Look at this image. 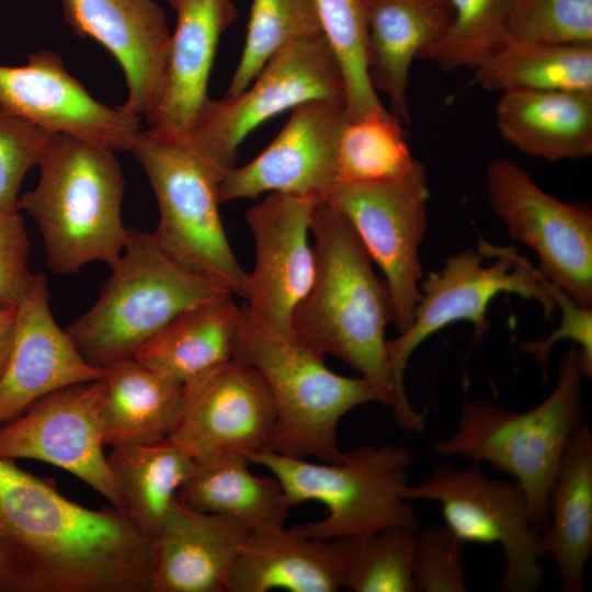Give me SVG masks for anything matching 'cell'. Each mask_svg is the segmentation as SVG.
Segmentation results:
<instances>
[{
	"label": "cell",
	"instance_id": "obj_1",
	"mask_svg": "<svg viewBox=\"0 0 592 592\" xmlns=\"http://www.w3.org/2000/svg\"><path fill=\"white\" fill-rule=\"evenodd\" d=\"M153 538L0 457V592H150Z\"/></svg>",
	"mask_w": 592,
	"mask_h": 592
},
{
	"label": "cell",
	"instance_id": "obj_2",
	"mask_svg": "<svg viewBox=\"0 0 592 592\" xmlns=\"http://www.w3.org/2000/svg\"><path fill=\"white\" fill-rule=\"evenodd\" d=\"M310 234L316 259L315 276L295 309L292 332L322 355H333L377 390L403 430L421 433L424 414L409 401L387 354L386 327L392 322L388 287L344 214L332 203H316Z\"/></svg>",
	"mask_w": 592,
	"mask_h": 592
},
{
	"label": "cell",
	"instance_id": "obj_3",
	"mask_svg": "<svg viewBox=\"0 0 592 592\" xmlns=\"http://www.w3.org/2000/svg\"><path fill=\"white\" fill-rule=\"evenodd\" d=\"M115 152L53 134L37 166V184L19 196L16 208L36 223L53 272L71 274L95 261L112 266L119 258L128 228L121 215L125 181Z\"/></svg>",
	"mask_w": 592,
	"mask_h": 592
},
{
	"label": "cell",
	"instance_id": "obj_4",
	"mask_svg": "<svg viewBox=\"0 0 592 592\" xmlns=\"http://www.w3.org/2000/svg\"><path fill=\"white\" fill-rule=\"evenodd\" d=\"M232 360L257 369L276 408L269 451L291 457L341 460L338 425L350 410L379 402L375 387L364 377L331 371L318 353L292 331L275 329L240 306Z\"/></svg>",
	"mask_w": 592,
	"mask_h": 592
},
{
	"label": "cell",
	"instance_id": "obj_5",
	"mask_svg": "<svg viewBox=\"0 0 592 592\" xmlns=\"http://www.w3.org/2000/svg\"><path fill=\"white\" fill-rule=\"evenodd\" d=\"M582 356L570 342L559 361L550 394L525 411L505 409L490 400L465 403L456 430L434 445L444 457L488 464L523 488L537 530L547 524V498L563 451L583 423Z\"/></svg>",
	"mask_w": 592,
	"mask_h": 592
},
{
	"label": "cell",
	"instance_id": "obj_6",
	"mask_svg": "<svg viewBox=\"0 0 592 592\" xmlns=\"http://www.w3.org/2000/svg\"><path fill=\"white\" fill-rule=\"evenodd\" d=\"M111 267L98 300L66 329L82 356L99 367L133 358L181 312L228 293L172 261L152 234L134 228Z\"/></svg>",
	"mask_w": 592,
	"mask_h": 592
},
{
	"label": "cell",
	"instance_id": "obj_7",
	"mask_svg": "<svg viewBox=\"0 0 592 592\" xmlns=\"http://www.w3.org/2000/svg\"><path fill=\"white\" fill-rule=\"evenodd\" d=\"M249 460L278 480L293 506L307 501L326 506V517L294 526L305 536L331 540L395 525L420 527L413 508L401 496L413 462L405 446L364 445L343 453L335 463H311L269 449Z\"/></svg>",
	"mask_w": 592,
	"mask_h": 592
},
{
	"label": "cell",
	"instance_id": "obj_8",
	"mask_svg": "<svg viewBox=\"0 0 592 592\" xmlns=\"http://www.w3.org/2000/svg\"><path fill=\"white\" fill-rule=\"evenodd\" d=\"M129 151L145 170L156 195L159 220L152 236L160 249L193 275L239 297L244 272L227 239L218 187L223 171L187 139L139 130Z\"/></svg>",
	"mask_w": 592,
	"mask_h": 592
},
{
	"label": "cell",
	"instance_id": "obj_9",
	"mask_svg": "<svg viewBox=\"0 0 592 592\" xmlns=\"http://www.w3.org/2000/svg\"><path fill=\"white\" fill-rule=\"evenodd\" d=\"M401 496L440 503L444 523L464 543L499 545L505 569L498 591L535 592L542 587V532L516 480L491 478L475 462L462 469L440 463L424 480L408 483Z\"/></svg>",
	"mask_w": 592,
	"mask_h": 592
},
{
	"label": "cell",
	"instance_id": "obj_10",
	"mask_svg": "<svg viewBox=\"0 0 592 592\" xmlns=\"http://www.w3.org/2000/svg\"><path fill=\"white\" fill-rule=\"evenodd\" d=\"M420 292L410 327L386 344L390 367L400 383L410 355L443 328L469 322L475 340L480 341L490 327L487 308L500 294L535 300L546 318L557 310L554 288L535 266L513 247L486 241H480L478 250L466 249L447 258L441 270L422 277Z\"/></svg>",
	"mask_w": 592,
	"mask_h": 592
},
{
	"label": "cell",
	"instance_id": "obj_11",
	"mask_svg": "<svg viewBox=\"0 0 592 592\" xmlns=\"http://www.w3.org/2000/svg\"><path fill=\"white\" fill-rule=\"evenodd\" d=\"M319 99L345 101L340 67L323 35L299 39L278 50L239 94L208 98L187 140L226 172L235 167L240 144L259 125Z\"/></svg>",
	"mask_w": 592,
	"mask_h": 592
},
{
	"label": "cell",
	"instance_id": "obj_12",
	"mask_svg": "<svg viewBox=\"0 0 592 592\" xmlns=\"http://www.w3.org/2000/svg\"><path fill=\"white\" fill-rule=\"evenodd\" d=\"M490 208L509 237L533 249L539 274L577 304L592 307V209L540 189L516 162L498 157L486 171Z\"/></svg>",
	"mask_w": 592,
	"mask_h": 592
},
{
	"label": "cell",
	"instance_id": "obj_13",
	"mask_svg": "<svg viewBox=\"0 0 592 592\" xmlns=\"http://www.w3.org/2000/svg\"><path fill=\"white\" fill-rule=\"evenodd\" d=\"M429 197L426 172L418 161L396 180L338 183L328 200L349 219L382 270L399 334L410 327L421 297L419 249L426 229Z\"/></svg>",
	"mask_w": 592,
	"mask_h": 592
},
{
	"label": "cell",
	"instance_id": "obj_14",
	"mask_svg": "<svg viewBox=\"0 0 592 592\" xmlns=\"http://www.w3.org/2000/svg\"><path fill=\"white\" fill-rule=\"evenodd\" d=\"M104 383H79L50 392L0 426V457L36 459L89 485L111 505L121 499L103 441Z\"/></svg>",
	"mask_w": 592,
	"mask_h": 592
},
{
	"label": "cell",
	"instance_id": "obj_15",
	"mask_svg": "<svg viewBox=\"0 0 592 592\" xmlns=\"http://www.w3.org/2000/svg\"><path fill=\"white\" fill-rule=\"evenodd\" d=\"M181 420L169 437L194 463L250 458L269 449L276 408L253 367L229 360L183 385Z\"/></svg>",
	"mask_w": 592,
	"mask_h": 592
},
{
	"label": "cell",
	"instance_id": "obj_16",
	"mask_svg": "<svg viewBox=\"0 0 592 592\" xmlns=\"http://www.w3.org/2000/svg\"><path fill=\"white\" fill-rule=\"evenodd\" d=\"M346 122L344 100L319 99L293 109L260 155L223 174L219 202L257 198L266 192L328 201L339 182V143Z\"/></svg>",
	"mask_w": 592,
	"mask_h": 592
},
{
	"label": "cell",
	"instance_id": "obj_17",
	"mask_svg": "<svg viewBox=\"0 0 592 592\" xmlns=\"http://www.w3.org/2000/svg\"><path fill=\"white\" fill-rule=\"evenodd\" d=\"M0 106L52 134H67L114 151L129 150L140 117L95 100L54 50L23 66L0 65Z\"/></svg>",
	"mask_w": 592,
	"mask_h": 592
},
{
	"label": "cell",
	"instance_id": "obj_18",
	"mask_svg": "<svg viewBox=\"0 0 592 592\" xmlns=\"http://www.w3.org/2000/svg\"><path fill=\"white\" fill-rule=\"evenodd\" d=\"M316 202L300 196L270 193L246 214L255 242V265L247 273V308L262 322L292 331L295 309L309 292L316 269L309 244Z\"/></svg>",
	"mask_w": 592,
	"mask_h": 592
},
{
	"label": "cell",
	"instance_id": "obj_19",
	"mask_svg": "<svg viewBox=\"0 0 592 592\" xmlns=\"http://www.w3.org/2000/svg\"><path fill=\"white\" fill-rule=\"evenodd\" d=\"M106 367L90 364L49 306L45 275L33 274L16 306L11 352L0 376V426L44 396L79 383L104 379Z\"/></svg>",
	"mask_w": 592,
	"mask_h": 592
},
{
	"label": "cell",
	"instance_id": "obj_20",
	"mask_svg": "<svg viewBox=\"0 0 592 592\" xmlns=\"http://www.w3.org/2000/svg\"><path fill=\"white\" fill-rule=\"evenodd\" d=\"M72 32L101 44L121 66L127 87L121 109L145 117L163 81L171 31L163 8L153 0H60Z\"/></svg>",
	"mask_w": 592,
	"mask_h": 592
},
{
	"label": "cell",
	"instance_id": "obj_21",
	"mask_svg": "<svg viewBox=\"0 0 592 592\" xmlns=\"http://www.w3.org/2000/svg\"><path fill=\"white\" fill-rule=\"evenodd\" d=\"M177 14L157 101L145 116L148 129L187 139L207 95L221 35L237 19L235 0H167Z\"/></svg>",
	"mask_w": 592,
	"mask_h": 592
},
{
	"label": "cell",
	"instance_id": "obj_22",
	"mask_svg": "<svg viewBox=\"0 0 592 592\" xmlns=\"http://www.w3.org/2000/svg\"><path fill=\"white\" fill-rule=\"evenodd\" d=\"M250 531L178 494L153 536L150 592H227Z\"/></svg>",
	"mask_w": 592,
	"mask_h": 592
},
{
	"label": "cell",
	"instance_id": "obj_23",
	"mask_svg": "<svg viewBox=\"0 0 592 592\" xmlns=\"http://www.w3.org/2000/svg\"><path fill=\"white\" fill-rule=\"evenodd\" d=\"M366 64L374 90L387 94L390 113L410 123L407 87L412 61L453 21L449 0H363Z\"/></svg>",
	"mask_w": 592,
	"mask_h": 592
},
{
	"label": "cell",
	"instance_id": "obj_24",
	"mask_svg": "<svg viewBox=\"0 0 592 592\" xmlns=\"http://www.w3.org/2000/svg\"><path fill=\"white\" fill-rule=\"evenodd\" d=\"M335 592L342 568L331 540L300 534L294 526L250 531L232 567L227 592Z\"/></svg>",
	"mask_w": 592,
	"mask_h": 592
},
{
	"label": "cell",
	"instance_id": "obj_25",
	"mask_svg": "<svg viewBox=\"0 0 592 592\" xmlns=\"http://www.w3.org/2000/svg\"><path fill=\"white\" fill-rule=\"evenodd\" d=\"M542 543L560 590L581 592L592 554V432L585 422L568 441L550 486Z\"/></svg>",
	"mask_w": 592,
	"mask_h": 592
},
{
	"label": "cell",
	"instance_id": "obj_26",
	"mask_svg": "<svg viewBox=\"0 0 592 592\" xmlns=\"http://www.w3.org/2000/svg\"><path fill=\"white\" fill-rule=\"evenodd\" d=\"M496 123L502 137L527 156L558 161L592 155V92H503Z\"/></svg>",
	"mask_w": 592,
	"mask_h": 592
},
{
	"label": "cell",
	"instance_id": "obj_27",
	"mask_svg": "<svg viewBox=\"0 0 592 592\" xmlns=\"http://www.w3.org/2000/svg\"><path fill=\"white\" fill-rule=\"evenodd\" d=\"M102 418L105 446L169 439L182 417L183 385L135 358L106 366Z\"/></svg>",
	"mask_w": 592,
	"mask_h": 592
},
{
	"label": "cell",
	"instance_id": "obj_28",
	"mask_svg": "<svg viewBox=\"0 0 592 592\" xmlns=\"http://www.w3.org/2000/svg\"><path fill=\"white\" fill-rule=\"evenodd\" d=\"M240 306L223 293L184 310L133 357L184 385L232 358Z\"/></svg>",
	"mask_w": 592,
	"mask_h": 592
},
{
	"label": "cell",
	"instance_id": "obj_29",
	"mask_svg": "<svg viewBox=\"0 0 592 592\" xmlns=\"http://www.w3.org/2000/svg\"><path fill=\"white\" fill-rule=\"evenodd\" d=\"M248 458L195 463L178 496L190 506L226 517L249 531L283 526L293 505L274 476H258Z\"/></svg>",
	"mask_w": 592,
	"mask_h": 592
},
{
	"label": "cell",
	"instance_id": "obj_30",
	"mask_svg": "<svg viewBox=\"0 0 592 592\" xmlns=\"http://www.w3.org/2000/svg\"><path fill=\"white\" fill-rule=\"evenodd\" d=\"M107 462L121 510L153 538L169 505L193 471L194 460L166 439L111 447Z\"/></svg>",
	"mask_w": 592,
	"mask_h": 592
},
{
	"label": "cell",
	"instance_id": "obj_31",
	"mask_svg": "<svg viewBox=\"0 0 592 592\" xmlns=\"http://www.w3.org/2000/svg\"><path fill=\"white\" fill-rule=\"evenodd\" d=\"M474 72L488 92H592V44L509 42Z\"/></svg>",
	"mask_w": 592,
	"mask_h": 592
},
{
	"label": "cell",
	"instance_id": "obj_32",
	"mask_svg": "<svg viewBox=\"0 0 592 592\" xmlns=\"http://www.w3.org/2000/svg\"><path fill=\"white\" fill-rule=\"evenodd\" d=\"M417 530L395 525L365 535L331 539L341 562L342 589L414 592L412 548Z\"/></svg>",
	"mask_w": 592,
	"mask_h": 592
},
{
	"label": "cell",
	"instance_id": "obj_33",
	"mask_svg": "<svg viewBox=\"0 0 592 592\" xmlns=\"http://www.w3.org/2000/svg\"><path fill=\"white\" fill-rule=\"evenodd\" d=\"M418 162L402 123L390 111L348 121L339 143L338 183H375L406 175Z\"/></svg>",
	"mask_w": 592,
	"mask_h": 592
},
{
	"label": "cell",
	"instance_id": "obj_34",
	"mask_svg": "<svg viewBox=\"0 0 592 592\" xmlns=\"http://www.w3.org/2000/svg\"><path fill=\"white\" fill-rule=\"evenodd\" d=\"M453 21L436 43L419 58L451 71L475 69L509 38L520 0H449Z\"/></svg>",
	"mask_w": 592,
	"mask_h": 592
},
{
	"label": "cell",
	"instance_id": "obj_35",
	"mask_svg": "<svg viewBox=\"0 0 592 592\" xmlns=\"http://www.w3.org/2000/svg\"><path fill=\"white\" fill-rule=\"evenodd\" d=\"M322 35L315 0H252L242 52L227 95L242 92L278 50Z\"/></svg>",
	"mask_w": 592,
	"mask_h": 592
},
{
	"label": "cell",
	"instance_id": "obj_36",
	"mask_svg": "<svg viewBox=\"0 0 592 592\" xmlns=\"http://www.w3.org/2000/svg\"><path fill=\"white\" fill-rule=\"evenodd\" d=\"M322 35L340 67L348 121L383 113L366 64V19L363 0H315Z\"/></svg>",
	"mask_w": 592,
	"mask_h": 592
},
{
	"label": "cell",
	"instance_id": "obj_37",
	"mask_svg": "<svg viewBox=\"0 0 592 592\" xmlns=\"http://www.w3.org/2000/svg\"><path fill=\"white\" fill-rule=\"evenodd\" d=\"M509 42L592 44V0H520Z\"/></svg>",
	"mask_w": 592,
	"mask_h": 592
},
{
	"label": "cell",
	"instance_id": "obj_38",
	"mask_svg": "<svg viewBox=\"0 0 592 592\" xmlns=\"http://www.w3.org/2000/svg\"><path fill=\"white\" fill-rule=\"evenodd\" d=\"M466 545L445 523L420 526L412 548L414 592H466Z\"/></svg>",
	"mask_w": 592,
	"mask_h": 592
},
{
	"label": "cell",
	"instance_id": "obj_39",
	"mask_svg": "<svg viewBox=\"0 0 592 592\" xmlns=\"http://www.w3.org/2000/svg\"><path fill=\"white\" fill-rule=\"evenodd\" d=\"M52 135L0 106V213L18 210L21 183L38 166Z\"/></svg>",
	"mask_w": 592,
	"mask_h": 592
},
{
	"label": "cell",
	"instance_id": "obj_40",
	"mask_svg": "<svg viewBox=\"0 0 592 592\" xmlns=\"http://www.w3.org/2000/svg\"><path fill=\"white\" fill-rule=\"evenodd\" d=\"M29 254L21 213H0V306H18L25 295L33 277L27 267Z\"/></svg>",
	"mask_w": 592,
	"mask_h": 592
},
{
	"label": "cell",
	"instance_id": "obj_41",
	"mask_svg": "<svg viewBox=\"0 0 592 592\" xmlns=\"http://www.w3.org/2000/svg\"><path fill=\"white\" fill-rule=\"evenodd\" d=\"M551 286V285H550ZM554 288V298L561 310V322L546 339L524 341L521 350L547 369L553 346L570 340L580 349L585 378L592 377V307L577 304L561 291Z\"/></svg>",
	"mask_w": 592,
	"mask_h": 592
},
{
	"label": "cell",
	"instance_id": "obj_42",
	"mask_svg": "<svg viewBox=\"0 0 592 592\" xmlns=\"http://www.w3.org/2000/svg\"><path fill=\"white\" fill-rule=\"evenodd\" d=\"M16 306H0V376L8 362L15 331Z\"/></svg>",
	"mask_w": 592,
	"mask_h": 592
}]
</instances>
